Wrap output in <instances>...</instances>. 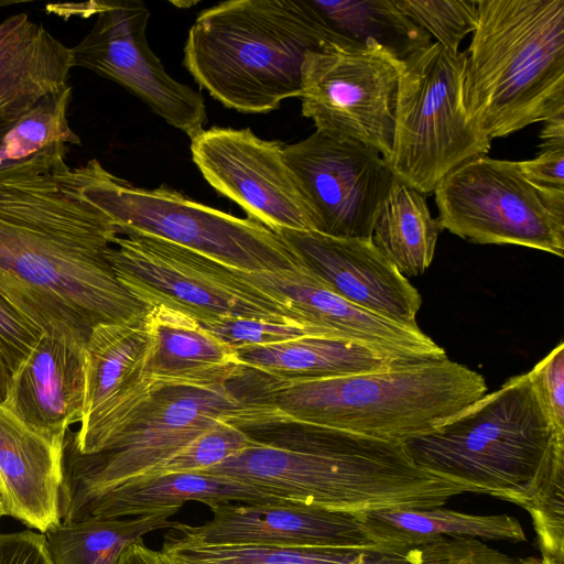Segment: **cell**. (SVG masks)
I'll use <instances>...</instances> for the list:
<instances>
[{"label":"cell","mask_w":564,"mask_h":564,"mask_svg":"<svg viewBox=\"0 0 564 564\" xmlns=\"http://www.w3.org/2000/svg\"><path fill=\"white\" fill-rule=\"evenodd\" d=\"M181 507H171L131 519L88 517L61 521L44 533L53 564H118L121 553L150 532L173 529L169 520Z\"/></svg>","instance_id":"obj_28"},{"label":"cell","mask_w":564,"mask_h":564,"mask_svg":"<svg viewBox=\"0 0 564 564\" xmlns=\"http://www.w3.org/2000/svg\"><path fill=\"white\" fill-rule=\"evenodd\" d=\"M443 227L426 196L394 176L377 215L371 240L405 276H417L433 261Z\"/></svg>","instance_id":"obj_27"},{"label":"cell","mask_w":564,"mask_h":564,"mask_svg":"<svg viewBox=\"0 0 564 564\" xmlns=\"http://www.w3.org/2000/svg\"><path fill=\"white\" fill-rule=\"evenodd\" d=\"M210 520L178 523L166 535L195 546L245 545L281 549H343L390 552L369 535L357 513L295 502L209 506Z\"/></svg>","instance_id":"obj_17"},{"label":"cell","mask_w":564,"mask_h":564,"mask_svg":"<svg viewBox=\"0 0 564 564\" xmlns=\"http://www.w3.org/2000/svg\"><path fill=\"white\" fill-rule=\"evenodd\" d=\"M263 375L245 367L228 383L160 389L133 423L105 448L80 454L64 442L61 521H73L91 500L149 477L219 422L248 432L281 426L265 399Z\"/></svg>","instance_id":"obj_6"},{"label":"cell","mask_w":564,"mask_h":564,"mask_svg":"<svg viewBox=\"0 0 564 564\" xmlns=\"http://www.w3.org/2000/svg\"><path fill=\"white\" fill-rule=\"evenodd\" d=\"M256 443L257 438L248 431L223 421L194 438L147 478L205 470Z\"/></svg>","instance_id":"obj_33"},{"label":"cell","mask_w":564,"mask_h":564,"mask_svg":"<svg viewBox=\"0 0 564 564\" xmlns=\"http://www.w3.org/2000/svg\"><path fill=\"white\" fill-rule=\"evenodd\" d=\"M159 552L163 564H352L370 551L245 545L195 546L165 535Z\"/></svg>","instance_id":"obj_31"},{"label":"cell","mask_w":564,"mask_h":564,"mask_svg":"<svg viewBox=\"0 0 564 564\" xmlns=\"http://www.w3.org/2000/svg\"><path fill=\"white\" fill-rule=\"evenodd\" d=\"M388 564H417L412 547L402 551L393 561Z\"/></svg>","instance_id":"obj_45"},{"label":"cell","mask_w":564,"mask_h":564,"mask_svg":"<svg viewBox=\"0 0 564 564\" xmlns=\"http://www.w3.org/2000/svg\"><path fill=\"white\" fill-rule=\"evenodd\" d=\"M106 258L119 282L148 308L163 305L202 325L253 318L306 326L284 301L243 281L234 268L171 241L120 234Z\"/></svg>","instance_id":"obj_10"},{"label":"cell","mask_w":564,"mask_h":564,"mask_svg":"<svg viewBox=\"0 0 564 564\" xmlns=\"http://www.w3.org/2000/svg\"><path fill=\"white\" fill-rule=\"evenodd\" d=\"M540 149L564 147V116H558L543 122L540 133Z\"/></svg>","instance_id":"obj_42"},{"label":"cell","mask_w":564,"mask_h":564,"mask_svg":"<svg viewBox=\"0 0 564 564\" xmlns=\"http://www.w3.org/2000/svg\"><path fill=\"white\" fill-rule=\"evenodd\" d=\"M188 501L285 502L246 482L203 473H174L135 480L88 502L73 521L88 517L124 518L181 507ZM289 502V501H286Z\"/></svg>","instance_id":"obj_24"},{"label":"cell","mask_w":564,"mask_h":564,"mask_svg":"<svg viewBox=\"0 0 564 564\" xmlns=\"http://www.w3.org/2000/svg\"><path fill=\"white\" fill-rule=\"evenodd\" d=\"M84 195L120 234L161 238L248 272L302 267L286 242L252 218H239L161 185L142 188L115 176L97 159L84 165Z\"/></svg>","instance_id":"obj_9"},{"label":"cell","mask_w":564,"mask_h":564,"mask_svg":"<svg viewBox=\"0 0 564 564\" xmlns=\"http://www.w3.org/2000/svg\"><path fill=\"white\" fill-rule=\"evenodd\" d=\"M283 153L314 231L340 238H371L394 178L379 152L316 129L307 138L284 145Z\"/></svg>","instance_id":"obj_13"},{"label":"cell","mask_w":564,"mask_h":564,"mask_svg":"<svg viewBox=\"0 0 564 564\" xmlns=\"http://www.w3.org/2000/svg\"><path fill=\"white\" fill-rule=\"evenodd\" d=\"M384 551H400L442 538L523 542L520 522L509 514H471L442 507L390 509L357 513Z\"/></svg>","instance_id":"obj_26"},{"label":"cell","mask_w":564,"mask_h":564,"mask_svg":"<svg viewBox=\"0 0 564 564\" xmlns=\"http://www.w3.org/2000/svg\"><path fill=\"white\" fill-rule=\"evenodd\" d=\"M84 345L42 333L23 364L11 375L4 403L28 427L64 444L85 409Z\"/></svg>","instance_id":"obj_20"},{"label":"cell","mask_w":564,"mask_h":564,"mask_svg":"<svg viewBox=\"0 0 564 564\" xmlns=\"http://www.w3.org/2000/svg\"><path fill=\"white\" fill-rule=\"evenodd\" d=\"M308 2L336 34L359 44L375 41L399 61L432 43V36L406 17L393 0Z\"/></svg>","instance_id":"obj_29"},{"label":"cell","mask_w":564,"mask_h":564,"mask_svg":"<svg viewBox=\"0 0 564 564\" xmlns=\"http://www.w3.org/2000/svg\"><path fill=\"white\" fill-rule=\"evenodd\" d=\"M394 4L436 42L457 53L477 25V0H393Z\"/></svg>","instance_id":"obj_32"},{"label":"cell","mask_w":564,"mask_h":564,"mask_svg":"<svg viewBox=\"0 0 564 564\" xmlns=\"http://www.w3.org/2000/svg\"><path fill=\"white\" fill-rule=\"evenodd\" d=\"M61 144L0 171V294L41 328L85 346L99 324L149 308L117 279L107 251L120 235L83 192L84 167Z\"/></svg>","instance_id":"obj_1"},{"label":"cell","mask_w":564,"mask_h":564,"mask_svg":"<svg viewBox=\"0 0 564 564\" xmlns=\"http://www.w3.org/2000/svg\"><path fill=\"white\" fill-rule=\"evenodd\" d=\"M527 510L533 521L541 557L564 564V471L551 479Z\"/></svg>","instance_id":"obj_36"},{"label":"cell","mask_w":564,"mask_h":564,"mask_svg":"<svg viewBox=\"0 0 564 564\" xmlns=\"http://www.w3.org/2000/svg\"><path fill=\"white\" fill-rule=\"evenodd\" d=\"M236 351L243 367L279 379L337 378L406 364L368 345L327 336H304Z\"/></svg>","instance_id":"obj_25"},{"label":"cell","mask_w":564,"mask_h":564,"mask_svg":"<svg viewBox=\"0 0 564 564\" xmlns=\"http://www.w3.org/2000/svg\"><path fill=\"white\" fill-rule=\"evenodd\" d=\"M267 432L272 434L250 433L254 445L198 473L246 482L283 501L351 513L443 507L466 492L417 467L402 442L311 425Z\"/></svg>","instance_id":"obj_2"},{"label":"cell","mask_w":564,"mask_h":564,"mask_svg":"<svg viewBox=\"0 0 564 564\" xmlns=\"http://www.w3.org/2000/svg\"><path fill=\"white\" fill-rule=\"evenodd\" d=\"M147 370L161 387H215L237 378L245 367L237 351L196 319L156 305L147 311Z\"/></svg>","instance_id":"obj_23"},{"label":"cell","mask_w":564,"mask_h":564,"mask_svg":"<svg viewBox=\"0 0 564 564\" xmlns=\"http://www.w3.org/2000/svg\"><path fill=\"white\" fill-rule=\"evenodd\" d=\"M25 2H29V1L28 0H0V11H2L3 9H6L8 7L21 4V3H25Z\"/></svg>","instance_id":"obj_46"},{"label":"cell","mask_w":564,"mask_h":564,"mask_svg":"<svg viewBox=\"0 0 564 564\" xmlns=\"http://www.w3.org/2000/svg\"><path fill=\"white\" fill-rule=\"evenodd\" d=\"M42 333L0 294V360L11 375L28 358Z\"/></svg>","instance_id":"obj_37"},{"label":"cell","mask_w":564,"mask_h":564,"mask_svg":"<svg viewBox=\"0 0 564 564\" xmlns=\"http://www.w3.org/2000/svg\"><path fill=\"white\" fill-rule=\"evenodd\" d=\"M412 549L417 564H557L545 557L511 556L473 538H442Z\"/></svg>","instance_id":"obj_34"},{"label":"cell","mask_w":564,"mask_h":564,"mask_svg":"<svg viewBox=\"0 0 564 564\" xmlns=\"http://www.w3.org/2000/svg\"><path fill=\"white\" fill-rule=\"evenodd\" d=\"M72 47L20 12L0 21V122L25 116L69 86Z\"/></svg>","instance_id":"obj_22"},{"label":"cell","mask_w":564,"mask_h":564,"mask_svg":"<svg viewBox=\"0 0 564 564\" xmlns=\"http://www.w3.org/2000/svg\"><path fill=\"white\" fill-rule=\"evenodd\" d=\"M63 448L0 404V485L6 516L45 533L61 522Z\"/></svg>","instance_id":"obj_21"},{"label":"cell","mask_w":564,"mask_h":564,"mask_svg":"<svg viewBox=\"0 0 564 564\" xmlns=\"http://www.w3.org/2000/svg\"><path fill=\"white\" fill-rule=\"evenodd\" d=\"M466 67V51L454 53L437 42L400 61L387 163L425 196L457 166L490 150L491 139L469 109Z\"/></svg>","instance_id":"obj_8"},{"label":"cell","mask_w":564,"mask_h":564,"mask_svg":"<svg viewBox=\"0 0 564 564\" xmlns=\"http://www.w3.org/2000/svg\"><path fill=\"white\" fill-rule=\"evenodd\" d=\"M520 169L533 183L564 189V147H549L531 160L519 161Z\"/></svg>","instance_id":"obj_40"},{"label":"cell","mask_w":564,"mask_h":564,"mask_svg":"<svg viewBox=\"0 0 564 564\" xmlns=\"http://www.w3.org/2000/svg\"><path fill=\"white\" fill-rule=\"evenodd\" d=\"M72 93L68 86L43 99L22 118L0 122V171L56 145L80 144L67 118Z\"/></svg>","instance_id":"obj_30"},{"label":"cell","mask_w":564,"mask_h":564,"mask_svg":"<svg viewBox=\"0 0 564 564\" xmlns=\"http://www.w3.org/2000/svg\"><path fill=\"white\" fill-rule=\"evenodd\" d=\"M0 564H53L44 533H0Z\"/></svg>","instance_id":"obj_39"},{"label":"cell","mask_w":564,"mask_h":564,"mask_svg":"<svg viewBox=\"0 0 564 564\" xmlns=\"http://www.w3.org/2000/svg\"><path fill=\"white\" fill-rule=\"evenodd\" d=\"M283 144L249 128L213 127L191 139L192 159L204 178L273 231H314Z\"/></svg>","instance_id":"obj_15"},{"label":"cell","mask_w":564,"mask_h":564,"mask_svg":"<svg viewBox=\"0 0 564 564\" xmlns=\"http://www.w3.org/2000/svg\"><path fill=\"white\" fill-rule=\"evenodd\" d=\"M10 377V371L0 360V404H3L7 399Z\"/></svg>","instance_id":"obj_44"},{"label":"cell","mask_w":564,"mask_h":564,"mask_svg":"<svg viewBox=\"0 0 564 564\" xmlns=\"http://www.w3.org/2000/svg\"><path fill=\"white\" fill-rule=\"evenodd\" d=\"M202 326L235 350L248 346L286 341L304 336H324L308 326L253 318H228Z\"/></svg>","instance_id":"obj_35"},{"label":"cell","mask_w":564,"mask_h":564,"mask_svg":"<svg viewBox=\"0 0 564 564\" xmlns=\"http://www.w3.org/2000/svg\"><path fill=\"white\" fill-rule=\"evenodd\" d=\"M403 443L421 469L525 510L564 471V432L529 372L508 379L437 427Z\"/></svg>","instance_id":"obj_3"},{"label":"cell","mask_w":564,"mask_h":564,"mask_svg":"<svg viewBox=\"0 0 564 564\" xmlns=\"http://www.w3.org/2000/svg\"><path fill=\"white\" fill-rule=\"evenodd\" d=\"M118 564H163L160 552L148 547L143 540L129 545L120 555Z\"/></svg>","instance_id":"obj_41"},{"label":"cell","mask_w":564,"mask_h":564,"mask_svg":"<svg viewBox=\"0 0 564 564\" xmlns=\"http://www.w3.org/2000/svg\"><path fill=\"white\" fill-rule=\"evenodd\" d=\"M234 270L243 281L284 301L304 325L324 336L358 341L406 364L447 357L420 327L403 326L343 299L303 267L274 272Z\"/></svg>","instance_id":"obj_19"},{"label":"cell","mask_w":564,"mask_h":564,"mask_svg":"<svg viewBox=\"0 0 564 564\" xmlns=\"http://www.w3.org/2000/svg\"><path fill=\"white\" fill-rule=\"evenodd\" d=\"M147 312L95 326L84 346L85 409L64 442L80 454L100 452L123 433L162 389L148 373Z\"/></svg>","instance_id":"obj_16"},{"label":"cell","mask_w":564,"mask_h":564,"mask_svg":"<svg viewBox=\"0 0 564 564\" xmlns=\"http://www.w3.org/2000/svg\"><path fill=\"white\" fill-rule=\"evenodd\" d=\"M529 375L554 426L564 432V344L561 341Z\"/></svg>","instance_id":"obj_38"},{"label":"cell","mask_w":564,"mask_h":564,"mask_svg":"<svg viewBox=\"0 0 564 564\" xmlns=\"http://www.w3.org/2000/svg\"><path fill=\"white\" fill-rule=\"evenodd\" d=\"M276 234L302 267L343 299L406 327L419 328V291L371 238H340L318 231Z\"/></svg>","instance_id":"obj_18"},{"label":"cell","mask_w":564,"mask_h":564,"mask_svg":"<svg viewBox=\"0 0 564 564\" xmlns=\"http://www.w3.org/2000/svg\"><path fill=\"white\" fill-rule=\"evenodd\" d=\"M336 34L308 0H230L202 11L191 26L183 65L227 108L265 113L300 98L308 53Z\"/></svg>","instance_id":"obj_4"},{"label":"cell","mask_w":564,"mask_h":564,"mask_svg":"<svg viewBox=\"0 0 564 564\" xmlns=\"http://www.w3.org/2000/svg\"><path fill=\"white\" fill-rule=\"evenodd\" d=\"M96 15L90 31L72 47L74 67L116 82L189 139L203 131L207 111L202 94L174 79L149 46L147 6L98 1Z\"/></svg>","instance_id":"obj_14"},{"label":"cell","mask_w":564,"mask_h":564,"mask_svg":"<svg viewBox=\"0 0 564 564\" xmlns=\"http://www.w3.org/2000/svg\"><path fill=\"white\" fill-rule=\"evenodd\" d=\"M391 552H369L352 564H386Z\"/></svg>","instance_id":"obj_43"},{"label":"cell","mask_w":564,"mask_h":564,"mask_svg":"<svg viewBox=\"0 0 564 564\" xmlns=\"http://www.w3.org/2000/svg\"><path fill=\"white\" fill-rule=\"evenodd\" d=\"M467 53L473 117L492 140L564 116V0H477Z\"/></svg>","instance_id":"obj_7"},{"label":"cell","mask_w":564,"mask_h":564,"mask_svg":"<svg viewBox=\"0 0 564 564\" xmlns=\"http://www.w3.org/2000/svg\"><path fill=\"white\" fill-rule=\"evenodd\" d=\"M433 194L443 229L469 242L564 256V189L531 182L519 161L471 158Z\"/></svg>","instance_id":"obj_11"},{"label":"cell","mask_w":564,"mask_h":564,"mask_svg":"<svg viewBox=\"0 0 564 564\" xmlns=\"http://www.w3.org/2000/svg\"><path fill=\"white\" fill-rule=\"evenodd\" d=\"M400 61L375 41L332 43L307 54L302 115L317 130L391 154Z\"/></svg>","instance_id":"obj_12"},{"label":"cell","mask_w":564,"mask_h":564,"mask_svg":"<svg viewBox=\"0 0 564 564\" xmlns=\"http://www.w3.org/2000/svg\"><path fill=\"white\" fill-rule=\"evenodd\" d=\"M264 391L280 427L322 426L404 442L458 414L488 387L480 373L445 357L326 379L265 375Z\"/></svg>","instance_id":"obj_5"},{"label":"cell","mask_w":564,"mask_h":564,"mask_svg":"<svg viewBox=\"0 0 564 564\" xmlns=\"http://www.w3.org/2000/svg\"><path fill=\"white\" fill-rule=\"evenodd\" d=\"M2 516H6V508H4V499H3V492L0 485V518Z\"/></svg>","instance_id":"obj_47"}]
</instances>
